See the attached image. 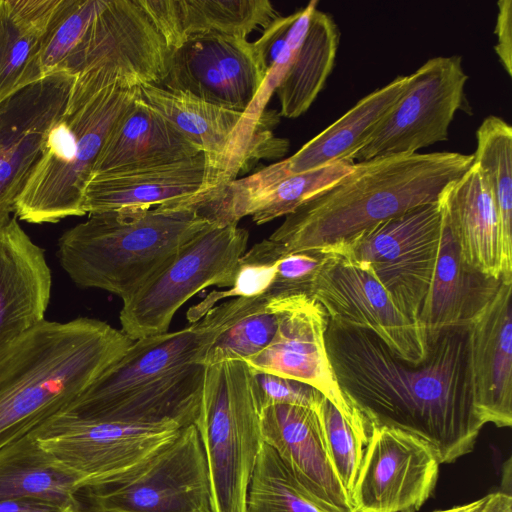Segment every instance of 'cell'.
Returning a JSON list of instances; mask_svg holds the SVG:
<instances>
[{
    "label": "cell",
    "instance_id": "obj_1",
    "mask_svg": "<svg viewBox=\"0 0 512 512\" xmlns=\"http://www.w3.org/2000/svg\"><path fill=\"white\" fill-rule=\"evenodd\" d=\"M325 343L341 392L375 426L425 441L440 464L470 453L485 425L474 400L470 325L442 331L419 365L402 360L374 333L328 320Z\"/></svg>",
    "mask_w": 512,
    "mask_h": 512
},
{
    "label": "cell",
    "instance_id": "obj_2",
    "mask_svg": "<svg viewBox=\"0 0 512 512\" xmlns=\"http://www.w3.org/2000/svg\"><path fill=\"white\" fill-rule=\"evenodd\" d=\"M472 163L473 154L448 151L354 163L334 185L285 216L269 239L285 252L337 253L380 222L437 202Z\"/></svg>",
    "mask_w": 512,
    "mask_h": 512
},
{
    "label": "cell",
    "instance_id": "obj_3",
    "mask_svg": "<svg viewBox=\"0 0 512 512\" xmlns=\"http://www.w3.org/2000/svg\"><path fill=\"white\" fill-rule=\"evenodd\" d=\"M238 304V298H232L182 329L134 340L60 414L134 424L174 423L180 428L194 424L206 369L201 359L228 327Z\"/></svg>",
    "mask_w": 512,
    "mask_h": 512
},
{
    "label": "cell",
    "instance_id": "obj_4",
    "mask_svg": "<svg viewBox=\"0 0 512 512\" xmlns=\"http://www.w3.org/2000/svg\"><path fill=\"white\" fill-rule=\"evenodd\" d=\"M88 317L43 320L0 346V448L64 412L133 343Z\"/></svg>",
    "mask_w": 512,
    "mask_h": 512
},
{
    "label": "cell",
    "instance_id": "obj_5",
    "mask_svg": "<svg viewBox=\"0 0 512 512\" xmlns=\"http://www.w3.org/2000/svg\"><path fill=\"white\" fill-rule=\"evenodd\" d=\"M211 222L181 202L89 214L65 231L57 256L78 286L127 300Z\"/></svg>",
    "mask_w": 512,
    "mask_h": 512
},
{
    "label": "cell",
    "instance_id": "obj_6",
    "mask_svg": "<svg viewBox=\"0 0 512 512\" xmlns=\"http://www.w3.org/2000/svg\"><path fill=\"white\" fill-rule=\"evenodd\" d=\"M137 96L138 87L101 88L87 73L77 74L16 200L15 217L43 224L85 215L84 192L96 159L113 124Z\"/></svg>",
    "mask_w": 512,
    "mask_h": 512
},
{
    "label": "cell",
    "instance_id": "obj_7",
    "mask_svg": "<svg viewBox=\"0 0 512 512\" xmlns=\"http://www.w3.org/2000/svg\"><path fill=\"white\" fill-rule=\"evenodd\" d=\"M261 411L255 373L244 361L206 366L194 425L207 462L211 512H246L264 444Z\"/></svg>",
    "mask_w": 512,
    "mask_h": 512
},
{
    "label": "cell",
    "instance_id": "obj_8",
    "mask_svg": "<svg viewBox=\"0 0 512 512\" xmlns=\"http://www.w3.org/2000/svg\"><path fill=\"white\" fill-rule=\"evenodd\" d=\"M79 512H211L204 450L194 424L182 427L133 469L79 487Z\"/></svg>",
    "mask_w": 512,
    "mask_h": 512
},
{
    "label": "cell",
    "instance_id": "obj_9",
    "mask_svg": "<svg viewBox=\"0 0 512 512\" xmlns=\"http://www.w3.org/2000/svg\"><path fill=\"white\" fill-rule=\"evenodd\" d=\"M248 239V231L236 224L205 227L123 301L121 330L133 340L165 333L176 312L195 294L210 286L231 287Z\"/></svg>",
    "mask_w": 512,
    "mask_h": 512
},
{
    "label": "cell",
    "instance_id": "obj_10",
    "mask_svg": "<svg viewBox=\"0 0 512 512\" xmlns=\"http://www.w3.org/2000/svg\"><path fill=\"white\" fill-rule=\"evenodd\" d=\"M441 230L438 200L380 222L336 254L370 272L398 310L420 324L419 316L437 262Z\"/></svg>",
    "mask_w": 512,
    "mask_h": 512
},
{
    "label": "cell",
    "instance_id": "obj_11",
    "mask_svg": "<svg viewBox=\"0 0 512 512\" xmlns=\"http://www.w3.org/2000/svg\"><path fill=\"white\" fill-rule=\"evenodd\" d=\"M172 51L140 0H99L61 72L92 71L108 86H161Z\"/></svg>",
    "mask_w": 512,
    "mask_h": 512
},
{
    "label": "cell",
    "instance_id": "obj_12",
    "mask_svg": "<svg viewBox=\"0 0 512 512\" xmlns=\"http://www.w3.org/2000/svg\"><path fill=\"white\" fill-rule=\"evenodd\" d=\"M138 91L146 105L205 155L218 187L258 159L280 158L288 150L287 139L273 136L274 125H254L244 112L152 84H142Z\"/></svg>",
    "mask_w": 512,
    "mask_h": 512
},
{
    "label": "cell",
    "instance_id": "obj_13",
    "mask_svg": "<svg viewBox=\"0 0 512 512\" xmlns=\"http://www.w3.org/2000/svg\"><path fill=\"white\" fill-rule=\"evenodd\" d=\"M467 80L459 55L427 60L409 74L403 95L353 162L410 155L447 140L454 115L464 104Z\"/></svg>",
    "mask_w": 512,
    "mask_h": 512
},
{
    "label": "cell",
    "instance_id": "obj_14",
    "mask_svg": "<svg viewBox=\"0 0 512 512\" xmlns=\"http://www.w3.org/2000/svg\"><path fill=\"white\" fill-rule=\"evenodd\" d=\"M308 294L328 320L371 331L402 360L419 365L429 353L422 326L403 315L374 276L336 253L325 254Z\"/></svg>",
    "mask_w": 512,
    "mask_h": 512
},
{
    "label": "cell",
    "instance_id": "obj_15",
    "mask_svg": "<svg viewBox=\"0 0 512 512\" xmlns=\"http://www.w3.org/2000/svg\"><path fill=\"white\" fill-rule=\"evenodd\" d=\"M179 429L174 423L134 424L58 414L31 433L58 462L81 477L84 485L133 469Z\"/></svg>",
    "mask_w": 512,
    "mask_h": 512
},
{
    "label": "cell",
    "instance_id": "obj_16",
    "mask_svg": "<svg viewBox=\"0 0 512 512\" xmlns=\"http://www.w3.org/2000/svg\"><path fill=\"white\" fill-rule=\"evenodd\" d=\"M278 324L271 342L244 361L255 373H266L311 385L331 401L366 445L370 431L363 417L341 392L328 358V317L308 293L274 296Z\"/></svg>",
    "mask_w": 512,
    "mask_h": 512
},
{
    "label": "cell",
    "instance_id": "obj_17",
    "mask_svg": "<svg viewBox=\"0 0 512 512\" xmlns=\"http://www.w3.org/2000/svg\"><path fill=\"white\" fill-rule=\"evenodd\" d=\"M440 462L431 447L400 429L375 426L351 494L355 512H414L433 492Z\"/></svg>",
    "mask_w": 512,
    "mask_h": 512
},
{
    "label": "cell",
    "instance_id": "obj_18",
    "mask_svg": "<svg viewBox=\"0 0 512 512\" xmlns=\"http://www.w3.org/2000/svg\"><path fill=\"white\" fill-rule=\"evenodd\" d=\"M267 69L254 42L246 37L205 34L188 38L172 51L161 87L245 112Z\"/></svg>",
    "mask_w": 512,
    "mask_h": 512
},
{
    "label": "cell",
    "instance_id": "obj_19",
    "mask_svg": "<svg viewBox=\"0 0 512 512\" xmlns=\"http://www.w3.org/2000/svg\"><path fill=\"white\" fill-rule=\"evenodd\" d=\"M74 77L51 74L0 104V219L14 213L46 135L64 111Z\"/></svg>",
    "mask_w": 512,
    "mask_h": 512
},
{
    "label": "cell",
    "instance_id": "obj_20",
    "mask_svg": "<svg viewBox=\"0 0 512 512\" xmlns=\"http://www.w3.org/2000/svg\"><path fill=\"white\" fill-rule=\"evenodd\" d=\"M261 433L291 476L323 512H355L330 459L316 410L291 404L262 409Z\"/></svg>",
    "mask_w": 512,
    "mask_h": 512
},
{
    "label": "cell",
    "instance_id": "obj_21",
    "mask_svg": "<svg viewBox=\"0 0 512 512\" xmlns=\"http://www.w3.org/2000/svg\"><path fill=\"white\" fill-rule=\"evenodd\" d=\"M470 365L475 406L483 422L512 425V280L470 324Z\"/></svg>",
    "mask_w": 512,
    "mask_h": 512
},
{
    "label": "cell",
    "instance_id": "obj_22",
    "mask_svg": "<svg viewBox=\"0 0 512 512\" xmlns=\"http://www.w3.org/2000/svg\"><path fill=\"white\" fill-rule=\"evenodd\" d=\"M44 250L16 217L0 219V346L44 320L51 294Z\"/></svg>",
    "mask_w": 512,
    "mask_h": 512
},
{
    "label": "cell",
    "instance_id": "obj_23",
    "mask_svg": "<svg viewBox=\"0 0 512 512\" xmlns=\"http://www.w3.org/2000/svg\"><path fill=\"white\" fill-rule=\"evenodd\" d=\"M206 157L160 167L92 177L83 199L87 214L152 207L189 200L217 188Z\"/></svg>",
    "mask_w": 512,
    "mask_h": 512
},
{
    "label": "cell",
    "instance_id": "obj_24",
    "mask_svg": "<svg viewBox=\"0 0 512 512\" xmlns=\"http://www.w3.org/2000/svg\"><path fill=\"white\" fill-rule=\"evenodd\" d=\"M409 81L398 76L360 99L342 117L305 143L292 156L258 170L260 181L277 180L335 162H353V157L370 139L379 124L397 104Z\"/></svg>",
    "mask_w": 512,
    "mask_h": 512
},
{
    "label": "cell",
    "instance_id": "obj_25",
    "mask_svg": "<svg viewBox=\"0 0 512 512\" xmlns=\"http://www.w3.org/2000/svg\"><path fill=\"white\" fill-rule=\"evenodd\" d=\"M439 204L462 261L486 276L502 278L504 261L500 224L482 170L472 163L443 191Z\"/></svg>",
    "mask_w": 512,
    "mask_h": 512
},
{
    "label": "cell",
    "instance_id": "obj_26",
    "mask_svg": "<svg viewBox=\"0 0 512 512\" xmlns=\"http://www.w3.org/2000/svg\"><path fill=\"white\" fill-rule=\"evenodd\" d=\"M202 153L139 96L110 129L92 177L150 169ZM91 177V178H92Z\"/></svg>",
    "mask_w": 512,
    "mask_h": 512
},
{
    "label": "cell",
    "instance_id": "obj_27",
    "mask_svg": "<svg viewBox=\"0 0 512 512\" xmlns=\"http://www.w3.org/2000/svg\"><path fill=\"white\" fill-rule=\"evenodd\" d=\"M501 280L473 270L462 261L442 216L437 262L419 316L428 345L446 329L469 326L492 301Z\"/></svg>",
    "mask_w": 512,
    "mask_h": 512
},
{
    "label": "cell",
    "instance_id": "obj_28",
    "mask_svg": "<svg viewBox=\"0 0 512 512\" xmlns=\"http://www.w3.org/2000/svg\"><path fill=\"white\" fill-rule=\"evenodd\" d=\"M168 46L205 34L247 37L279 17L268 0H140Z\"/></svg>",
    "mask_w": 512,
    "mask_h": 512
},
{
    "label": "cell",
    "instance_id": "obj_29",
    "mask_svg": "<svg viewBox=\"0 0 512 512\" xmlns=\"http://www.w3.org/2000/svg\"><path fill=\"white\" fill-rule=\"evenodd\" d=\"M60 0H0V104L42 79L38 55Z\"/></svg>",
    "mask_w": 512,
    "mask_h": 512
},
{
    "label": "cell",
    "instance_id": "obj_30",
    "mask_svg": "<svg viewBox=\"0 0 512 512\" xmlns=\"http://www.w3.org/2000/svg\"><path fill=\"white\" fill-rule=\"evenodd\" d=\"M82 484L32 433L0 448V500L34 497L78 509L75 494Z\"/></svg>",
    "mask_w": 512,
    "mask_h": 512
},
{
    "label": "cell",
    "instance_id": "obj_31",
    "mask_svg": "<svg viewBox=\"0 0 512 512\" xmlns=\"http://www.w3.org/2000/svg\"><path fill=\"white\" fill-rule=\"evenodd\" d=\"M339 40L334 18L315 8L296 56L275 91L280 115L296 118L309 109L332 72Z\"/></svg>",
    "mask_w": 512,
    "mask_h": 512
},
{
    "label": "cell",
    "instance_id": "obj_32",
    "mask_svg": "<svg viewBox=\"0 0 512 512\" xmlns=\"http://www.w3.org/2000/svg\"><path fill=\"white\" fill-rule=\"evenodd\" d=\"M475 163L484 173L497 210L503 246V279L512 280V127L486 117L476 131Z\"/></svg>",
    "mask_w": 512,
    "mask_h": 512
},
{
    "label": "cell",
    "instance_id": "obj_33",
    "mask_svg": "<svg viewBox=\"0 0 512 512\" xmlns=\"http://www.w3.org/2000/svg\"><path fill=\"white\" fill-rule=\"evenodd\" d=\"M238 309L228 327L201 359L204 366L242 360L260 353L273 339L278 313L274 297H237Z\"/></svg>",
    "mask_w": 512,
    "mask_h": 512
},
{
    "label": "cell",
    "instance_id": "obj_34",
    "mask_svg": "<svg viewBox=\"0 0 512 512\" xmlns=\"http://www.w3.org/2000/svg\"><path fill=\"white\" fill-rule=\"evenodd\" d=\"M354 163L335 162L283 177L245 201L235 215V222L251 216L253 222L261 225L287 216L348 174Z\"/></svg>",
    "mask_w": 512,
    "mask_h": 512
},
{
    "label": "cell",
    "instance_id": "obj_35",
    "mask_svg": "<svg viewBox=\"0 0 512 512\" xmlns=\"http://www.w3.org/2000/svg\"><path fill=\"white\" fill-rule=\"evenodd\" d=\"M246 512H323L303 492L277 453L263 444L247 495Z\"/></svg>",
    "mask_w": 512,
    "mask_h": 512
},
{
    "label": "cell",
    "instance_id": "obj_36",
    "mask_svg": "<svg viewBox=\"0 0 512 512\" xmlns=\"http://www.w3.org/2000/svg\"><path fill=\"white\" fill-rule=\"evenodd\" d=\"M98 4L99 0H60L38 55L42 78L61 72L79 44Z\"/></svg>",
    "mask_w": 512,
    "mask_h": 512
},
{
    "label": "cell",
    "instance_id": "obj_37",
    "mask_svg": "<svg viewBox=\"0 0 512 512\" xmlns=\"http://www.w3.org/2000/svg\"><path fill=\"white\" fill-rule=\"evenodd\" d=\"M337 476L351 498L361 466L364 442L339 409L324 397L316 409Z\"/></svg>",
    "mask_w": 512,
    "mask_h": 512
},
{
    "label": "cell",
    "instance_id": "obj_38",
    "mask_svg": "<svg viewBox=\"0 0 512 512\" xmlns=\"http://www.w3.org/2000/svg\"><path fill=\"white\" fill-rule=\"evenodd\" d=\"M276 245L278 253L274 260L275 274L267 297L308 293L325 254L311 251L285 252L277 243Z\"/></svg>",
    "mask_w": 512,
    "mask_h": 512
},
{
    "label": "cell",
    "instance_id": "obj_39",
    "mask_svg": "<svg viewBox=\"0 0 512 512\" xmlns=\"http://www.w3.org/2000/svg\"><path fill=\"white\" fill-rule=\"evenodd\" d=\"M255 376L262 409L274 404H291L316 410L324 398L317 389L301 381L266 373H255Z\"/></svg>",
    "mask_w": 512,
    "mask_h": 512
},
{
    "label": "cell",
    "instance_id": "obj_40",
    "mask_svg": "<svg viewBox=\"0 0 512 512\" xmlns=\"http://www.w3.org/2000/svg\"><path fill=\"white\" fill-rule=\"evenodd\" d=\"M498 14L494 33L497 43L494 50L509 76H512V0L497 2Z\"/></svg>",
    "mask_w": 512,
    "mask_h": 512
},
{
    "label": "cell",
    "instance_id": "obj_41",
    "mask_svg": "<svg viewBox=\"0 0 512 512\" xmlns=\"http://www.w3.org/2000/svg\"><path fill=\"white\" fill-rule=\"evenodd\" d=\"M0 512H79L71 505H64L54 501L20 497L0 500Z\"/></svg>",
    "mask_w": 512,
    "mask_h": 512
},
{
    "label": "cell",
    "instance_id": "obj_42",
    "mask_svg": "<svg viewBox=\"0 0 512 512\" xmlns=\"http://www.w3.org/2000/svg\"><path fill=\"white\" fill-rule=\"evenodd\" d=\"M493 496L494 493H490L471 503L433 512H488Z\"/></svg>",
    "mask_w": 512,
    "mask_h": 512
},
{
    "label": "cell",
    "instance_id": "obj_43",
    "mask_svg": "<svg viewBox=\"0 0 512 512\" xmlns=\"http://www.w3.org/2000/svg\"><path fill=\"white\" fill-rule=\"evenodd\" d=\"M488 512H512V494L501 490L494 492V498Z\"/></svg>",
    "mask_w": 512,
    "mask_h": 512
}]
</instances>
